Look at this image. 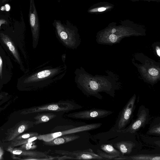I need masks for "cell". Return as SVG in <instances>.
<instances>
[{"label":"cell","mask_w":160,"mask_h":160,"mask_svg":"<svg viewBox=\"0 0 160 160\" xmlns=\"http://www.w3.org/2000/svg\"><path fill=\"white\" fill-rule=\"evenodd\" d=\"M106 9V8H104V7L100 8H98L97 9V11L98 12H102V11L105 10Z\"/></svg>","instance_id":"cell-29"},{"label":"cell","mask_w":160,"mask_h":160,"mask_svg":"<svg viewBox=\"0 0 160 160\" xmlns=\"http://www.w3.org/2000/svg\"><path fill=\"white\" fill-rule=\"evenodd\" d=\"M44 64L34 73L27 77L25 83L32 84L38 89H42L57 82L65 75L67 68L64 64L54 66Z\"/></svg>","instance_id":"cell-1"},{"label":"cell","mask_w":160,"mask_h":160,"mask_svg":"<svg viewBox=\"0 0 160 160\" xmlns=\"http://www.w3.org/2000/svg\"><path fill=\"white\" fill-rule=\"evenodd\" d=\"M56 115L52 112L38 113L34 117L36 120L33 122L34 124H38L45 123L55 118Z\"/></svg>","instance_id":"cell-17"},{"label":"cell","mask_w":160,"mask_h":160,"mask_svg":"<svg viewBox=\"0 0 160 160\" xmlns=\"http://www.w3.org/2000/svg\"><path fill=\"white\" fill-rule=\"evenodd\" d=\"M38 136H35L26 139H23L19 140L11 141L10 146L15 147L25 144L27 142L34 141L38 139Z\"/></svg>","instance_id":"cell-19"},{"label":"cell","mask_w":160,"mask_h":160,"mask_svg":"<svg viewBox=\"0 0 160 160\" xmlns=\"http://www.w3.org/2000/svg\"><path fill=\"white\" fill-rule=\"evenodd\" d=\"M3 154V149L2 146L0 145V160H2V159Z\"/></svg>","instance_id":"cell-27"},{"label":"cell","mask_w":160,"mask_h":160,"mask_svg":"<svg viewBox=\"0 0 160 160\" xmlns=\"http://www.w3.org/2000/svg\"><path fill=\"white\" fill-rule=\"evenodd\" d=\"M52 24L57 38L64 46L72 49L78 47L81 40L76 26L68 21L63 23L59 20H54Z\"/></svg>","instance_id":"cell-2"},{"label":"cell","mask_w":160,"mask_h":160,"mask_svg":"<svg viewBox=\"0 0 160 160\" xmlns=\"http://www.w3.org/2000/svg\"><path fill=\"white\" fill-rule=\"evenodd\" d=\"M156 50L157 55L159 57L160 56V48L158 47H157L156 48Z\"/></svg>","instance_id":"cell-28"},{"label":"cell","mask_w":160,"mask_h":160,"mask_svg":"<svg viewBox=\"0 0 160 160\" xmlns=\"http://www.w3.org/2000/svg\"><path fill=\"white\" fill-rule=\"evenodd\" d=\"M82 107L73 102L66 101H60L24 109L21 113V115H26L43 112H68Z\"/></svg>","instance_id":"cell-5"},{"label":"cell","mask_w":160,"mask_h":160,"mask_svg":"<svg viewBox=\"0 0 160 160\" xmlns=\"http://www.w3.org/2000/svg\"><path fill=\"white\" fill-rule=\"evenodd\" d=\"M149 119L148 109L143 105L139 108L136 118L132 120L129 125L124 129L118 131V132L134 133L147 124Z\"/></svg>","instance_id":"cell-8"},{"label":"cell","mask_w":160,"mask_h":160,"mask_svg":"<svg viewBox=\"0 0 160 160\" xmlns=\"http://www.w3.org/2000/svg\"><path fill=\"white\" fill-rule=\"evenodd\" d=\"M33 122L28 120H22L12 127L7 130L5 133L6 136L2 140V142L12 141L17 136L29 128L34 127Z\"/></svg>","instance_id":"cell-12"},{"label":"cell","mask_w":160,"mask_h":160,"mask_svg":"<svg viewBox=\"0 0 160 160\" xmlns=\"http://www.w3.org/2000/svg\"><path fill=\"white\" fill-rule=\"evenodd\" d=\"M113 160H160L159 154H142L130 156L122 155L117 157Z\"/></svg>","instance_id":"cell-13"},{"label":"cell","mask_w":160,"mask_h":160,"mask_svg":"<svg viewBox=\"0 0 160 160\" xmlns=\"http://www.w3.org/2000/svg\"><path fill=\"white\" fill-rule=\"evenodd\" d=\"M97 152L98 154L102 157L105 160H113L115 158L118 157L116 156L109 155L99 149L97 150Z\"/></svg>","instance_id":"cell-23"},{"label":"cell","mask_w":160,"mask_h":160,"mask_svg":"<svg viewBox=\"0 0 160 160\" xmlns=\"http://www.w3.org/2000/svg\"><path fill=\"white\" fill-rule=\"evenodd\" d=\"M1 39L4 43L8 48L15 58L20 63L21 60L18 51L10 38L3 33L1 34Z\"/></svg>","instance_id":"cell-16"},{"label":"cell","mask_w":160,"mask_h":160,"mask_svg":"<svg viewBox=\"0 0 160 160\" xmlns=\"http://www.w3.org/2000/svg\"><path fill=\"white\" fill-rule=\"evenodd\" d=\"M149 74L152 76H157L159 73L158 70L155 68H152L150 69L148 71Z\"/></svg>","instance_id":"cell-24"},{"label":"cell","mask_w":160,"mask_h":160,"mask_svg":"<svg viewBox=\"0 0 160 160\" xmlns=\"http://www.w3.org/2000/svg\"><path fill=\"white\" fill-rule=\"evenodd\" d=\"M38 135L39 134L38 132H31L22 134H20L14 138L12 141L26 139L34 136H38Z\"/></svg>","instance_id":"cell-22"},{"label":"cell","mask_w":160,"mask_h":160,"mask_svg":"<svg viewBox=\"0 0 160 160\" xmlns=\"http://www.w3.org/2000/svg\"><path fill=\"white\" fill-rule=\"evenodd\" d=\"M101 149L105 153L110 155L120 156L122 155L120 152L111 145L109 144H102L100 146Z\"/></svg>","instance_id":"cell-18"},{"label":"cell","mask_w":160,"mask_h":160,"mask_svg":"<svg viewBox=\"0 0 160 160\" xmlns=\"http://www.w3.org/2000/svg\"><path fill=\"white\" fill-rule=\"evenodd\" d=\"M57 0L58 1V2H60L61 1V0Z\"/></svg>","instance_id":"cell-36"},{"label":"cell","mask_w":160,"mask_h":160,"mask_svg":"<svg viewBox=\"0 0 160 160\" xmlns=\"http://www.w3.org/2000/svg\"><path fill=\"white\" fill-rule=\"evenodd\" d=\"M80 136L73 135H63L60 136L48 142L43 141V144L45 145L54 146L70 142L78 139Z\"/></svg>","instance_id":"cell-14"},{"label":"cell","mask_w":160,"mask_h":160,"mask_svg":"<svg viewBox=\"0 0 160 160\" xmlns=\"http://www.w3.org/2000/svg\"><path fill=\"white\" fill-rule=\"evenodd\" d=\"M2 60L0 56V77L2 78Z\"/></svg>","instance_id":"cell-26"},{"label":"cell","mask_w":160,"mask_h":160,"mask_svg":"<svg viewBox=\"0 0 160 160\" xmlns=\"http://www.w3.org/2000/svg\"><path fill=\"white\" fill-rule=\"evenodd\" d=\"M6 21L5 20H0V27L1 24H5L6 23Z\"/></svg>","instance_id":"cell-31"},{"label":"cell","mask_w":160,"mask_h":160,"mask_svg":"<svg viewBox=\"0 0 160 160\" xmlns=\"http://www.w3.org/2000/svg\"><path fill=\"white\" fill-rule=\"evenodd\" d=\"M74 73V81L77 87L85 95L92 96L101 99L98 94L101 89L95 78L86 72L81 66L76 68Z\"/></svg>","instance_id":"cell-3"},{"label":"cell","mask_w":160,"mask_h":160,"mask_svg":"<svg viewBox=\"0 0 160 160\" xmlns=\"http://www.w3.org/2000/svg\"><path fill=\"white\" fill-rule=\"evenodd\" d=\"M37 148L36 142L34 141L27 142L20 146L18 148L22 150H30L34 149Z\"/></svg>","instance_id":"cell-21"},{"label":"cell","mask_w":160,"mask_h":160,"mask_svg":"<svg viewBox=\"0 0 160 160\" xmlns=\"http://www.w3.org/2000/svg\"><path fill=\"white\" fill-rule=\"evenodd\" d=\"M148 135H156L160 136V123L157 124L150 127L147 132Z\"/></svg>","instance_id":"cell-20"},{"label":"cell","mask_w":160,"mask_h":160,"mask_svg":"<svg viewBox=\"0 0 160 160\" xmlns=\"http://www.w3.org/2000/svg\"><path fill=\"white\" fill-rule=\"evenodd\" d=\"M6 150L12 155L27 156L26 160H57L58 156L52 157L48 155L50 150L44 152L20 149L9 146Z\"/></svg>","instance_id":"cell-9"},{"label":"cell","mask_w":160,"mask_h":160,"mask_svg":"<svg viewBox=\"0 0 160 160\" xmlns=\"http://www.w3.org/2000/svg\"><path fill=\"white\" fill-rule=\"evenodd\" d=\"M29 19L32 37L33 46L38 44L40 35V22L34 0H29Z\"/></svg>","instance_id":"cell-10"},{"label":"cell","mask_w":160,"mask_h":160,"mask_svg":"<svg viewBox=\"0 0 160 160\" xmlns=\"http://www.w3.org/2000/svg\"><path fill=\"white\" fill-rule=\"evenodd\" d=\"M116 31V29L115 28H113L111 32L112 33V34H113V33H114V32H115Z\"/></svg>","instance_id":"cell-35"},{"label":"cell","mask_w":160,"mask_h":160,"mask_svg":"<svg viewBox=\"0 0 160 160\" xmlns=\"http://www.w3.org/2000/svg\"><path fill=\"white\" fill-rule=\"evenodd\" d=\"M5 7H6V11H8L9 10V9H10V7L9 5H8V4L5 5Z\"/></svg>","instance_id":"cell-30"},{"label":"cell","mask_w":160,"mask_h":160,"mask_svg":"<svg viewBox=\"0 0 160 160\" xmlns=\"http://www.w3.org/2000/svg\"><path fill=\"white\" fill-rule=\"evenodd\" d=\"M113 146L123 155L131 153L135 144L131 141H125L118 142L114 144Z\"/></svg>","instance_id":"cell-15"},{"label":"cell","mask_w":160,"mask_h":160,"mask_svg":"<svg viewBox=\"0 0 160 160\" xmlns=\"http://www.w3.org/2000/svg\"><path fill=\"white\" fill-rule=\"evenodd\" d=\"M9 0H2L1 2V4H3L6 2L8 1Z\"/></svg>","instance_id":"cell-32"},{"label":"cell","mask_w":160,"mask_h":160,"mask_svg":"<svg viewBox=\"0 0 160 160\" xmlns=\"http://www.w3.org/2000/svg\"><path fill=\"white\" fill-rule=\"evenodd\" d=\"M102 125L101 123H96L78 127L72 125L58 126L53 128L50 133L38 135V139L44 142H48L62 136L96 129L100 127Z\"/></svg>","instance_id":"cell-4"},{"label":"cell","mask_w":160,"mask_h":160,"mask_svg":"<svg viewBox=\"0 0 160 160\" xmlns=\"http://www.w3.org/2000/svg\"><path fill=\"white\" fill-rule=\"evenodd\" d=\"M4 97V94L3 93L0 94V100H1Z\"/></svg>","instance_id":"cell-34"},{"label":"cell","mask_w":160,"mask_h":160,"mask_svg":"<svg viewBox=\"0 0 160 160\" xmlns=\"http://www.w3.org/2000/svg\"><path fill=\"white\" fill-rule=\"evenodd\" d=\"M136 95L134 94L120 112L113 129L117 132L124 129L132 120L136 108Z\"/></svg>","instance_id":"cell-6"},{"label":"cell","mask_w":160,"mask_h":160,"mask_svg":"<svg viewBox=\"0 0 160 160\" xmlns=\"http://www.w3.org/2000/svg\"><path fill=\"white\" fill-rule=\"evenodd\" d=\"M109 38L110 41L112 43L115 42L117 39V37L113 34H111Z\"/></svg>","instance_id":"cell-25"},{"label":"cell","mask_w":160,"mask_h":160,"mask_svg":"<svg viewBox=\"0 0 160 160\" xmlns=\"http://www.w3.org/2000/svg\"><path fill=\"white\" fill-rule=\"evenodd\" d=\"M8 106V105L7 104L5 106L3 107L0 108V112L4 109H5Z\"/></svg>","instance_id":"cell-33"},{"label":"cell","mask_w":160,"mask_h":160,"mask_svg":"<svg viewBox=\"0 0 160 160\" xmlns=\"http://www.w3.org/2000/svg\"><path fill=\"white\" fill-rule=\"evenodd\" d=\"M55 153L62 155L58 156V160L71 159H96L105 160L102 157L95 153L89 148L83 150L68 151L64 150H56Z\"/></svg>","instance_id":"cell-7"},{"label":"cell","mask_w":160,"mask_h":160,"mask_svg":"<svg viewBox=\"0 0 160 160\" xmlns=\"http://www.w3.org/2000/svg\"><path fill=\"white\" fill-rule=\"evenodd\" d=\"M113 113L110 110L94 108L70 113L67 116L73 118L90 120L104 118Z\"/></svg>","instance_id":"cell-11"}]
</instances>
